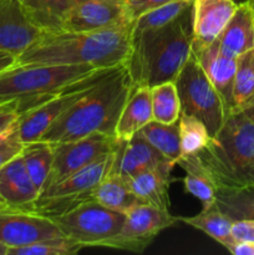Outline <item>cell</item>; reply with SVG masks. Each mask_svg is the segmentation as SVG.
Here are the masks:
<instances>
[{
	"instance_id": "6da1fadb",
	"label": "cell",
	"mask_w": 254,
	"mask_h": 255,
	"mask_svg": "<svg viewBox=\"0 0 254 255\" xmlns=\"http://www.w3.org/2000/svg\"><path fill=\"white\" fill-rule=\"evenodd\" d=\"M132 24L97 31H41L16 57V64L120 66L126 64L131 51Z\"/></svg>"
},
{
	"instance_id": "7a4b0ae2",
	"label": "cell",
	"mask_w": 254,
	"mask_h": 255,
	"mask_svg": "<svg viewBox=\"0 0 254 255\" xmlns=\"http://www.w3.org/2000/svg\"><path fill=\"white\" fill-rule=\"evenodd\" d=\"M192 6L164 26L132 31L126 66L134 86L174 81L192 54Z\"/></svg>"
},
{
	"instance_id": "3957f363",
	"label": "cell",
	"mask_w": 254,
	"mask_h": 255,
	"mask_svg": "<svg viewBox=\"0 0 254 255\" xmlns=\"http://www.w3.org/2000/svg\"><path fill=\"white\" fill-rule=\"evenodd\" d=\"M133 89L126 64L121 65L62 114L40 141L61 143L94 133L116 136L117 121Z\"/></svg>"
},
{
	"instance_id": "277c9868",
	"label": "cell",
	"mask_w": 254,
	"mask_h": 255,
	"mask_svg": "<svg viewBox=\"0 0 254 255\" xmlns=\"http://www.w3.org/2000/svg\"><path fill=\"white\" fill-rule=\"evenodd\" d=\"M197 154L217 188L253 186L254 124L243 112L231 114Z\"/></svg>"
},
{
	"instance_id": "5b68a950",
	"label": "cell",
	"mask_w": 254,
	"mask_h": 255,
	"mask_svg": "<svg viewBox=\"0 0 254 255\" xmlns=\"http://www.w3.org/2000/svg\"><path fill=\"white\" fill-rule=\"evenodd\" d=\"M97 69L104 67L15 64L0 72V105L16 102L17 114L21 115L52 99L70 84Z\"/></svg>"
},
{
	"instance_id": "8992f818",
	"label": "cell",
	"mask_w": 254,
	"mask_h": 255,
	"mask_svg": "<svg viewBox=\"0 0 254 255\" xmlns=\"http://www.w3.org/2000/svg\"><path fill=\"white\" fill-rule=\"evenodd\" d=\"M174 84L181 101V114L201 120L211 137L218 133L229 116L228 111L193 52L174 79Z\"/></svg>"
},
{
	"instance_id": "52a82bcc",
	"label": "cell",
	"mask_w": 254,
	"mask_h": 255,
	"mask_svg": "<svg viewBox=\"0 0 254 255\" xmlns=\"http://www.w3.org/2000/svg\"><path fill=\"white\" fill-rule=\"evenodd\" d=\"M52 221L64 237L80 244L82 248H107L110 242L121 231L125 214L106 208L94 199H89L72 207Z\"/></svg>"
},
{
	"instance_id": "ba28073f",
	"label": "cell",
	"mask_w": 254,
	"mask_h": 255,
	"mask_svg": "<svg viewBox=\"0 0 254 255\" xmlns=\"http://www.w3.org/2000/svg\"><path fill=\"white\" fill-rule=\"evenodd\" d=\"M115 151L105 154L64 181L44 189L39 198L25 208V211L35 212L54 219L81 202L92 199L95 187L109 173L114 164Z\"/></svg>"
},
{
	"instance_id": "9c48e42d",
	"label": "cell",
	"mask_w": 254,
	"mask_h": 255,
	"mask_svg": "<svg viewBox=\"0 0 254 255\" xmlns=\"http://www.w3.org/2000/svg\"><path fill=\"white\" fill-rule=\"evenodd\" d=\"M121 66V65H120ZM116 67H107V69H97L90 74L85 75L81 79L76 80L60 94L47 100L40 106L29 110L24 114L19 115L17 119V128L20 137L24 143L34 142L40 139L45 131L67 111L72 105L81 100L85 95L89 94L99 82L106 79Z\"/></svg>"
},
{
	"instance_id": "30bf717a",
	"label": "cell",
	"mask_w": 254,
	"mask_h": 255,
	"mask_svg": "<svg viewBox=\"0 0 254 255\" xmlns=\"http://www.w3.org/2000/svg\"><path fill=\"white\" fill-rule=\"evenodd\" d=\"M119 142L116 136L94 133L76 141L54 143V163L41 192L64 181L105 154L112 153L119 146Z\"/></svg>"
},
{
	"instance_id": "8fae6325",
	"label": "cell",
	"mask_w": 254,
	"mask_h": 255,
	"mask_svg": "<svg viewBox=\"0 0 254 255\" xmlns=\"http://www.w3.org/2000/svg\"><path fill=\"white\" fill-rule=\"evenodd\" d=\"M178 222L169 211L159 209L147 203H139L125 214L120 233L110 242L107 248L143 253L144 249L164 229Z\"/></svg>"
},
{
	"instance_id": "7c38bea8",
	"label": "cell",
	"mask_w": 254,
	"mask_h": 255,
	"mask_svg": "<svg viewBox=\"0 0 254 255\" xmlns=\"http://www.w3.org/2000/svg\"><path fill=\"white\" fill-rule=\"evenodd\" d=\"M64 234L52 219L31 211L0 207V242L10 248L30 246Z\"/></svg>"
},
{
	"instance_id": "4fadbf2b",
	"label": "cell",
	"mask_w": 254,
	"mask_h": 255,
	"mask_svg": "<svg viewBox=\"0 0 254 255\" xmlns=\"http://www.w3.org/2000/svg\"><path fill=\"white\" fill-rule=\"evenodd\" d=\"M131 22L122 0H74L61 30L97 31Z\"/></svg>"
},
{
	"instance_id": "5bb4252c",
	"label": "cell",
	"mask_w": 254,
	"mask_h": 255,
	"mask_svg": "<svg viewBox=\"0 0 254 255\" xmlns=\"http://www.w3.org/2000/svg\"><path fill=\"white\" fill-rule=\"evenodd\" d=\"M40 34L20 0H0V51L17 57Z\"/></svg>"
},
{
	"instance_id": "9a60e30c",
	"label": "cell",
	"mask_w": 254,
	"mask_h": 255,
	"mask_svg": "<svg viewBox=\"0 0 254 255\" xmlns=\"http://www.w3.org/2000/svg\"><path fill=\"white\" fill-rule=\"evenodd\" d=\"M115 168L119 171L122 178L129 179L136 173L146 169L161 168L172 171L176 164L164 158L149 142H147L137 132L127 141L120 139L115 151Z\"/></svg>"
},
{
	"instance_id": "2e32d148",
	"label": "cell",
	"mask_w": 254,
	"mask_h": 255,
	"mask_svg": "<svg viewBox=\"0 0 254 255\" xmlns=\"http://www.w3.org/2000/svg\"><path fill=\"white\" fill-rule=\"evenodd\" d=\"M236 9L233 0H193L192 49L208 46L218 39Z\"/></svg>"
},
{
	"instance_id": "e0dca14e",
	"label": "cell",
	"mask_w": 254,
	"mask_h": 255,
	"mask_svg": "<svg viewBox=\"0 0 254 255\" xmlns=\"http://www.w3.org/2000/svg\"><path fill=\"white\" fill-rule=\"evenodd\" d=\"M203 71L221 95L228 115L233 112V87L237 71V57L226 55L218 39L204 47L192 49Z\"/></svg>"
},
{
	"instance_id": "ac0fdd59",
	"label": "cell",
	"mask_w": 254,
	"mask_h": 255,
	"mask_svg": "<svg viewBox=\"0 0 254 255\" xmlns=\"http://www.w3.org/2000/svg\"><path fill=\"white\" fill-rule=\"evenodd\" d=\"M39 194L21 154L0 169V198L6 207L25 209L39 198Z\"/></svg>"
},
{
	"instance_id": "d6986e66",
	"label": "cell",
	"mask_w": 254,
	"mask_h": 255,
	"mask_svg": "<svg viewBox=\"0 0 254 255\" xmlns=\"http://www.w3.org/2000/svg\"><path fill=\"white\" fill-rule=\"evenodd\" d=\"M219 47L229 56L254 49V9L251 2L237 5L236 11L218 36Z\"/></svg>"
},
{
	"instance_id": "ffe728a7",
	"label": "cell",
	"mask_w": 254,
	"mask_h": 255,
	"mask_svg": "<svg viewBox=\"0 0 254 255\" xmlns=\"http://www.w3.org/2000/svg\"><path fill=\"white\" fill-rule=\"evenodd\" d=\"M152 120L151 89L134 86L117 121L116 137L121 141H127Z\"/></svg>"
},
{
	"instance_id": "44dd1931",
	"label": "cell",
	"mask_w": 254,
	"mask_h": 255,
	"mask_svg": "<svg viewBox=\"0 0 254 255\" xmlns=\"http://www.w3.org/2000/svg\"><path fill=\"white\" fill-rule=\"evenodd\" d=\"M171 172L161 168L146 169L127 179V184L141 202L169 211L168 189L172 182Z\"/></svg>"
},
{
	"instance_id": "7402d4cb",
	"label": "cell",
	"mask_w": 254,
	"mask_h": 255,
	"mask_svg": "<svg viewBox=\"0 0 254 255\" xmlns=\"http://www.w3.org/2000/svg\"><path fill=\"white\" fill-rule=\"evenodd\" d=\"M92 199L99 202L106 208L124 214H126L129 209L133 208L137 204L143 203L131 191L126 179L122 178L114 164L109 173L95 187L94 192H92Z\"/></svg>"
},
{
	"instance_id": "603a6c76",
	"label": "cell",
	"mask_w": 254,
	"mask_h": 255,
	"mask_svg": "<svg viewBox=\"0 0 254 255\" xmlns=\"http://www.w3.org/2000/svg\"><path fill=\"white\" fill-rule=\"evenodd\" d=\"M177 164L184 171V189L201 201L202 206L208 207L216 203L217 187L211 178L197 153L184 154L177 161Z\"/></svg>"
},
{
	"instance_id": "cb8c5ba5",
	"label": "cell",
	"mask_w": 254,
	"mask_h": 255,
	"mask_svg": "<svg viewBox=\"0 0 254 255\" xmlns=\"http://www.w3.org/2000/svg\"><path fill=\"white\" fill-rule=\"evenodd\" d=\"M178 222H183L198 231H202L226 249H228L234 242L231 234L233 221H231L217 207L216 203L203 207L202 211L193 217H178Z\"/></svg>"
},
{
	"instance_id": "d4e9b609",
	"label": "cell",
	"mask_w": 254,
	"mask_h": 255,
	"mask_svg": "<svg viewBox=\"0 0 254 255\" xmlns=\"http://www.w3.org/2000/svg\"><path fill=\"white\" fill-rule=\"evenodd\" d=\"M138 133L164 158L177 166V161L182 156L178 121L173 124H161L152 120L149 124L139 129Z\"/></svg>"
},
{
	"instance_id": "484cf974",
	"label": "cell",
	"mask_w": 254,
	"mask_h": 255,
	"mask_svg": "<svg viewBox=\"0 0 254 255\" xmlns=\"http://www.w3.org/2000/svg\"><path fill=\"white\" fill-rule=\"evenodd\" d=\"M216 204L231 221L254 219V184L244 187H219Z\"/></svg>"
},
{
	"instance_id": "4316f807",
	"label": "cell",
	"mask_w": 254,
	"mask_h": 255,
	"mask_svg": "<svg viewBox=\"0 0 254 255\" xmlns=\"http://www.w3.org/2000/svg\"><path fill=\"white\" fill-rule=\"evenodd\" d=\"M27 14L41 31L61 30L74 0H22Z\"/></svg>"
},
{
	"instance_id": "83f0119b",
	"label": "cell",
	"mask_w": 254,
	"mask_h": 255,
	"mask_svg": "<svg viewBox=\"0 0 254 255\" xmlns=\"http://www.w3.org/2000/svg\"><path fill=\"white\" fill-rule=\"evenodd\" d=\"M254 106V49L237 57L233 87V112H243Z\"/></svg>"
},
{
	"instance_id": "f1b7e54d",
	"label": "cell",
	"mask_w": 254,
	"mask_h": 255,
	"mask_svg": "<svg viewBox=\"0 0 254 255\" xmlns=\"http://www.w3.org/2000/svg\"><path fill=\"white\" fill-rule=\"evenodd\" d=\"M21 157L32 182L41 192L54 163V143L40 139L25 143Z\"/></svg>"
},
{
	"instance_id": "f546056e",
	"label": "cell",
	"mask_w": 254,
	"mask_h": 255,
	"mask_svg": "<svg viewBox=\"0 0 254 255\" xmlns=\"http://www.w3.org/2000/svg\"><path fill=\"white\" fill-rule=\"evenodd\" d=\"M153 120L161 124H173L181 116V101L174 81H166L151 87Z\"/></svg>"
},
{
	"instance_id": "4dcf8cb0",
	"label": "cell",
	"mask_w": 254,
	"mask_h": 255,
	"mask_svg": "<svg viewBox=\"0 0 254 255\" xmlns=\"http://www.w3.org/2000/svg\"><path fill=\"white\" fill-rule=\"evenodd\" d=\"M192 4L193 0H176L148 10L133 20L132 31H142V30L164 26L176 20L182 12L192 6Z\"/></svg>"
},
{
	"instance_id": "1f68e13d",
	"label": "cell",
	"mask_w": 254,
	"mask_h": 255,
	"mask_svg": "<svg viewBox=\"0 0 254 255\" xmlns=\"http://www.w3.org/2000/svg\"><path fill=\"white\" fill-rule=\"evenodd\" d=\"M178 125L182 156L199 153L211 138L206 125L197 117L186 114H181Z\"/></svg>"
},
{
	"instance_id": "d6a6232c",
	"label": "cell",
	"mask_w": 254,
	"mask_h": 255,
	"mask_svg": "<svg viewBox=\"0 0 254 255\" xmlns=\"http://www.w3.org/2000/svg\"><path fill=\"white\" fill-rule=\"evenodd\" d=\"M82 249L80 244L70 241L66 237L37 242L30 246L10 248L9 255H72Z\"/></svg>"
},
{
	"instance_id": "836d02e7",
	"label": "cell",
	"mask_w": 254,
	"mask_h": 255,
	"mask_svg": "<svg viewBox=\"0 0 254 255\" xmlns=\"http://www.w3.org/2000/svg\"><path fill=\"white\" fill-rule=\"evenodd\" d=\"M25 143L20 137L17 122L0 137V169L22 153Z\"/></svg>"
},
{
	"instance_id": "e575fe53",
	"label": "cell",
	"mask_w": 254,
	"mask_h": 255,
	"mask_svg": "<svg viewBox=\"0 0 254 255\" xmlns=\"http://www.w3.org/2000/svg\"><path fill=\"white\" fill-rule=\"evenodd\" d=\"M171 1H176V0H122L125 7H126L127 14H128L129 19L132 21L143 12Z\"/></svg>"
},
{
	"instance_id": "d590c367",
	"label": "cell",
	"mask_w": 254,
	"mask_h": 255,
	"mask_svg": "<svg viewBox=\"0 0 254 255\" xmlns=\"http://www.w3.org/2000/svg\"><path fill=\"white\" fill-rule=\"evenodd\" d=\"M231 234L236 242H254V219L233 222Z\"/></svg>"
},
{
	"instance_id": "8d00e7d4",
	"label": "cell",
	"mask_w": 254,
	"mask_h": 255,
	"mask_svg": "<svg viewBox=\"0 0 254 255\" xmlns=\"http://www.w3.org/2000/svg\"><path fill=\"white\" fill-rule=\"evenodd\" d=\"M17 119L19 114H17L16 102H9L4 109L0 110V137L16 124Z\"/></svg>"
},
{
	"instance_id": "74e56055",
	"label": "cell",
	"mask_w": 254,
	"mask_h": 255,
	"mask_svg": "<svg viewBox=\"0 0 254 255\" xmlns=\"http://www.w3.org/2000/svg\"><path fill=\"white\" fill-rule=\"evenodd\" d=\"M233 255H254V242H236L227 249Z\"/></svg>"
},
{
	"instance_id": "f35d334b",
	"label": "cell",
	"mask_w": 254,
	"mask_h": 255,
	"mask_svg": "<svg viewBox=\"0 0 254 255\" xmlns=\"http://www.w3.org/2000/svg\"><path fill=\"white\" fill-rule=\"evenodd\" d=\"M16 64V56L6 51H0V72L10 69Z\"/></svg>"
},
{
	"instance_id": "ab89813d",
	"label": "cell",
	"mask_w": 254,
	"mask_h": 255,
	"mask_svg": "<svg viewBox=\"0 0 254 255\" xmlns=\"http://www.w3.org/2000/svg\"><path fill=\"white\" fill-rule=\"evenodd\" d=\"M243 114L246 115V116L248 117V119L251 120V121L254 124V106H252V107H249V109H247L246 111H243Z\"/></svg>"
},
{
	"instance_id": "60d3db41",
	"label": "cell",
	"mask_w": 254,
	"mask_h": 255,
	"mask_svg": "<svg viewBox=\"0 0 254 255\" xmlns=\"http://www.w3.org/2000/svg\"><path fill=\"white\" fill-rule=\"evenodd\" d=\"M0 255H9V247L0 242Z\"/></svg>"
},
{
	"instance_id": "b9f144b4",
	"label": "cell",
	"mask_w": 254,
	"mask_h": 255,
	"mask_svg": "<svg viewBox=\"0 0 254 255\" xmlns=\"http://www.w3.org/2000/svg\"><path fill=\"white\" fill-rule=\"evenodd\" d=\"M234 2H236L237 5H239V4H243V2H249V0H233Z\"/></svg>"
},
{
	"instance_id": "7bdbcfd3",
	"label": "cell",
	"mask_w": 254,
	"mask_h": 255,
	"mask_svg": "<svg viewBox=\"0 0 254 255\" xmlns=\"http://www.w3.org/2000/svg\"><path fill=\"white\" fill-rule=\"evenodd\" d=\"M7 104H9V102H7ZM7 104H1V105H0V110H1V109H4V107L6 106Z\"/></svg>"
},
{
	"instance_id": "ee69618b",
	"label": "cell",
	"mask_w": 254,
	"mask_h": 255,
	"mask_svg": "<svg viewBox=\"0 0 254 255\" xmlns=\"http://www.w3.org/2000/svg\"><path fill=\"white\" fill-rule=\"evenodd\" d=\"M4 206H5V203L1 201V198H0V207H4Z\"/></svg>"
},
{
	"instance_id": "f6af8a7d",
	"label": "cell",
	"mask_w": 254,
	"mask_h": 255,
	"mask_svg": "<svg viewBox=\"0 0 254 255\" xmlns=\"http://www.w3.org/2000/svg\"><path fill=\"white\" fill-rule=\"evenodd\" d=\"M249 2H251V5L253 6V9H254V0H249Z\"/></svg>"
},
{
	"instance_id": "bcb514c9",
	"label": "cell",
	"mask_w": 254,
	"mask_h": 255,
	"mask_svg": "<svg viewBox=\"0 0 254 255\" xmlns=\"http://www.w3.org/2000/svg\"><path fill=\"white\" fill-rule=\"evenodd\" d=\"M20 1H21V2H22V0H20Z\"/></svg>"
}]
</instances>
